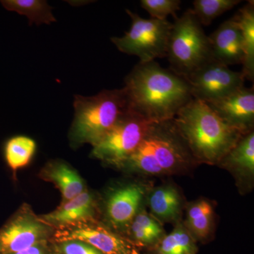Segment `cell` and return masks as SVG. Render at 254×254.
<instances>
[{
    "instance_id": "6da1fadb",
    "label": "cell",
    "mask_w": 254,
    "mask_h": 254,
    "mask_svg": "<svg viewBox=\"0 0 254 254\" xmlns=\"http://www.w3.org/2000/svg\"><path fill=\"white\" fill-rule=\"evenodd\" d=\"M123 90L128 111L150 123L173 120L193 99L187 80L155 61L136 65Z\"/></svg>"
},
{
    "instance_id": "7a4b0ae2",
    "label": "cell",
    "mask_w": 254,
    "mask_h": 254,
    "mask_svg": "<svg viewBox=\"0 0 254 254\" xmlns=\"http://www.w3.org/2000/svg\"><path fill=\"white\" fill-rule=\"evenodd\" d=\"M195 161L220 163L244 136L225 123L204 102L193 99L173 119Z\"/></svg>"
},
{
    "instance_id": "3957f363",
    "label": "cell",
    "mask_w": 254,
    "mask_h": 254,
    "mask_svg": "<svg viewBox=\"0 0 254 254\" xmlns=\"http://www.w3.org/2000/svg\"><path fill=\"white\" fill-rule=\"evenodd\" d=\"M173 120L152 123L136 149L120 168L147 175L178 173L194 162Z\"/></svg>"
},
{
    "instance_id": "277c9868",
    "label": "cell",
    "mask_w": 254,
    "mask_h": 254,
    "mask_svg": "<svg viewBox=\"0 0 254 254\" xmlns=\"http://www.w3.org/2000/svg\"><path fill=\"white\" fill-rule=\"evenodd\" d=\"M70 137L74 144L94 145L128 111L123 88L104 90L91 97L75 96Z\"/></svg>"
},
{
    "instance_id": "5b68a950",
    "label": "cell",
    "mask_w": 254,
    "mask_h": 254,
    "mask_svg": "<svg viewBox=\"0 0 254 254\" xmlns=\"http://www.w3.org/2000/svg\"><path fill=\"white\" fill-rule=\"evenodd\" d=\"M167 58L170 69L186 78L213 60L208 36L192 10H187L173 23Z\"/></svg>"
},
{
    "instance_id": "8992f818",
    "label": "cell",
    "mask_w": 254,
    "mask_h": 254,
    "mask_svg": "<svg viewBox=\"0 0 254 254\" xmlns=\"http://www.w3.org/2000/svg\"><path fill=\"white\" fill-rule=\"evenodd\" d=\"M126 11L131 19L129 31L123 37L111 38L118 50L125 54L138 57L142 63L166 58L173 23L168 20L143 18L128 9Z\"/></svg>"
},
{
    "instance_id": "52a82bcc",
    "label": "cell",
    "mask_w": 254,
    "mask_h": 254,
    "mask_svg": "<svg viewBox=\"0 0 254 254\" xmlns=\"http://www.w3.org/2000/svg\"><path fill=\"white\" fill-rule=\"evenodd\" d=\"M151 124L128 110L110 131L93 145L92 155L120 167L136 149Z\"/></svg>"
},
{
    "instance_id": "ba28073f",
    "label": "cell",
    "mask_w": 254,
    "mask_h": 254,
    "mask_svg": "<svg viewBox=\"0 0 254 254\" xmlns=\"http://www.w3.org/2000/svg\"><path fill=\"white\" fill-rule=\"evenodd\" d=\"M55 230L41 220L29 205L23 204L0 228V254L26 250L51 242Z\"/></svg>"
},
{
    "instance_id": "9c48e42d",
    "label": "cell",
    "mask_w": 254,
    "mask_h": 254,
    "mask_svg": "<svg viewBox=\"0 0 254 254\" xmlns=\"http://www.w3.org/2000/svg\"><path fill=\"white\" fill-rule=\"evenodd\" d=\"M78 240L103 254H140L138 247L95 219L83 220L55 230L50 242Z\"/></svg>"
},
{
    "instance_id": "30bf717a",
    "label": "cell",
    "mask_w": 254,
    "mask_h": 254,
    "mask_svg": "<svg viewBox=\"0 0 254 254\" xmlns=\"http://www.w3.org/2000/svg\"><path fill=\"white\" fill-rule=\"evenodd\" d=\"M185 79L193 99L207 103L245 86L246 78L242 71H233L226 65L211 60Z\"/></svg>"
},
{
    "instance_id": "8fae6325",
    "label": "cell",
    "mask_w": 254,
    "mask_h": 254,
    "mask_svg": "<svg viewBox=\"0 0 254 254\" xmlns=\"http://www.w3.org/2000/svg\"><path fill=\"white\" fill-rule=\"evenodd\" d=\"M205 103L225 123L236 128L243 134L253 131V88H248L244 86L226 96Z\"/></svg>"
},
{
    "instance_id": "7c38bea8",
    "label": "cell",
    "mask_w": 254,
    "mask_h": 254,
    "mask_svg": "<svg viewBox=\"0 0 254 254\" xmlns=\"http://www.w3.org/2000/svg\"><path fill=\"white\" fill-rule=\"evenodd\" d=\"M208 38L214 61L227 66L242 65L245 59L243 38L235 16L224 21Z\"/></svg>"
},
{
    "instance_id": "4fadbf2b",
    "label": "cell",
    "mask_w": 254,
    "mask_h": 254,
    "mask_svg": "<svg viewBox=\"0 0 254 254\" xmlns=\"http://www.w3.org/2000/svg\"><path fill=\"white\" fill-rule=\"evenodd\" d=\"M144 193V187L136 184L114 190L106 204V215L110 223L117 228L129 227L136 216Z\"/></svg>"
},
{
    "instance_id": "5bb4252c",
    "label": "cell",
    "mask_w": 254,
    "mask_h": 254,
    "mask_svg": "<svg viewBox=\"0 0 254 254\" xmlns=\"http://www.w3.org/2000/svg\"><path fill=\"white\" fill-rule=\"evenodd\" d=\"M95 209L94 197L86 190L72 199L63 202L51 213L41 215L40 218L56 230L83 220L95 219Z\"/></svg>"
},
{
    "instance_id": "9a60e30c",
    "label": "cell",
    "mask_w": 254,
    "mask_h": 254,
    "mask_svg": "<svg viewBox=\"0 0 254 254\" xmlns=\"http://www.w3.org/2000/svg\"><path fill=\"white\" fill-rule=\"evenodd\" d=\"M41 177L56 185L61 192L63 202L72 199L86 190L84 182L77 172L64 162L48 163L42 170Z\"/></svg>"
},
{
    "instance_id": "2e32d148",
    "label": "cell",
    "mask_w": 254,
    "mask_h": 254,
    "mask_svg": "<svg viewBox=\"0 0 254 254\" xmlns=\"http://www.w3.org/2000/svg\"><path fill=\"white\" fill-rule=\"evenodd\" d=\"M242 31L245 59L242 64V73L245 78L254 80V1H249L235 15Z\"/></svg>"
},
{
    "instance_id": "e0dca14e",
    "label": "cell",
    "mask_w": 254,
    "mask_h": 254,
    "mask_svg": "<svg viewBox=\"0 0 254 254\" xmlns=\"http://www.w3.org/2000/svg\"><path fill=\"white\" fill-rule=\"evenodd\" d=\"M148 203L153 214L165 221L175 220L181 212V195L173 186L155 189L150 193Z\"/></svg>"
},
{
    "instance_id": "ac0fdd59",
    "label": "cell",
    "mask_w": 254,
    "mask_h": 254,
    "mask_svg": "<svg viewBox=\"0 0 254 254\" xmlns=\"http://www.w3.org/2000/svg\"><path fill=\"white\" fill-rule=\"evenodd\" d=\"M220 163L240 173L254 174V131L242 136L235 146L222 158Z\"/></svg>"
},
{
    "instance_id": "d6986e66",
    "label": "cell",
    "mask_w": 254,
    "mask_h": 254,
    "mask_svg": "<svg viewBox=\"0 0 254 254\" xmlns=\"http://www.w3.org/2000/svg\"><path fill=\"white\" fill-rule=\"evenodd\" d=\"M36 150V143L33 138L25 136L12 137L5 144V160L15 173L29 164Z\"/></svg>"
},
{
    "instance_id": "ffe728a7",
    "label": "cell",
    "mask_w": 254,
    "mask_h": 254,
    "mask_svg": "<svg viewBox=\"0 0 254 254\" xmlns=\"http://www.w3.org/2000/svg\"><path fill=\"white\" fill-rule=\"evenodd\" d=\"M1 4L9 11H14L19 14L25 15L29 19L30 24L37 25L56 21L52 13V7L46 1L41 0H5Z\"/></svg>"
},
{
    "instance_id": "44dd1931",
    "label": "cell",
    "mask_w": 254,
    "mask_h": 254,
    "mask_svg": "<svg viewBox=\"0 0 254 254\" xmlns=\"http://www.w3.org/2000/svg\"><path fill=\"white\" fill-rule=\"evenodd\" d=\"M131 241L138 246L151 245L163 235V228L146 212L137 213L129 225Z\"/></svg>"
},
{
    "instance_id": "7402d4cb",
    "label": "cell",
    "mask_w": 254,
    "mask_h": 254,
    "mask_svg": "<svg viewBox=\"0 0 254 254\" xmlns=\"http://www.w3.org/2000/svg\"><path fill=\"white\" fill-rule=\"evenodd\" d=\"M213 208L207 200H199L187 210V221L190 232L197 238L205 239L210 235L213 221Z\"/></svg>"
},
{
    "instance_id": "603a6c76",
    "label": "cell",
    "mask_w": 254,
    "mask_h": 254,
    "mask_svg": "<svg viewBox=\"0 0 254 254\" xmlns=\"http://www.w3.org/2000/svg\"><path fill=\"white\" fill-rule=\"evenodd\" d=\"M240 0H195L190 9L202 26H208L215 18L233 9Z\"/></svg>"
},
{
    "instance_id": "cb8c5ba5",
    "label": "cell",
    "mask_w": 254,
    "mask_h": 254,
    "mask_svg": "<svg viewBox=\"0 0 254 254\" xmlns=\"http://www.w3.org/2000/svg\"><path fill=\"white\" fill-rule=\"evenodd\" d=\"M194 250L191 237L181 225L164 237L158 247L160 254H193Z\"/></svg>"
},
{
    "instance_id": "d4e9b609",
    "label": "cell",
    "mask_w": 254,
    "mask_h": 254,
    "mask_svg": "<svg viewBox=\"0 0 254 254\" xmlns=\"http://www.w3.org/2000/svg\"><path fill=\"white\" fill-rule=\"evenodd\" d=\"M141 7L157 20H167L168 16L177 19V11L180 9V0H141Z\"/></svg>"
},
{
    "instance_id": "484cf974",
    "label": "cell",
    "mask_w": 254,
    "mask_h": 254,
    "mask_svg": "<svg viewBox=\"0 0 254 254\" xmlns=\"http://www.w3.org/2000/svg\"><path fill=\"white\" fill-rule=\"evenodd\" d=\"M50 243L53 254H103L81 241L66 240Z\"/></svg>"
},
{
    "instance_id": "4316f807",
    "label": "cell",
    "mask_w": 254,
    "mask_h": 254,
    "mask_svg": "<svg viewBox=\"0 0 254 254\" xmlns=\"http://www.w3.org/2000/svg\"><path fill=\"white\" fill-rule=\"evenodd\" d=\"M7 254H53L50 242L38 244L29 248Z\"/></svg>"
}]
</instances>
